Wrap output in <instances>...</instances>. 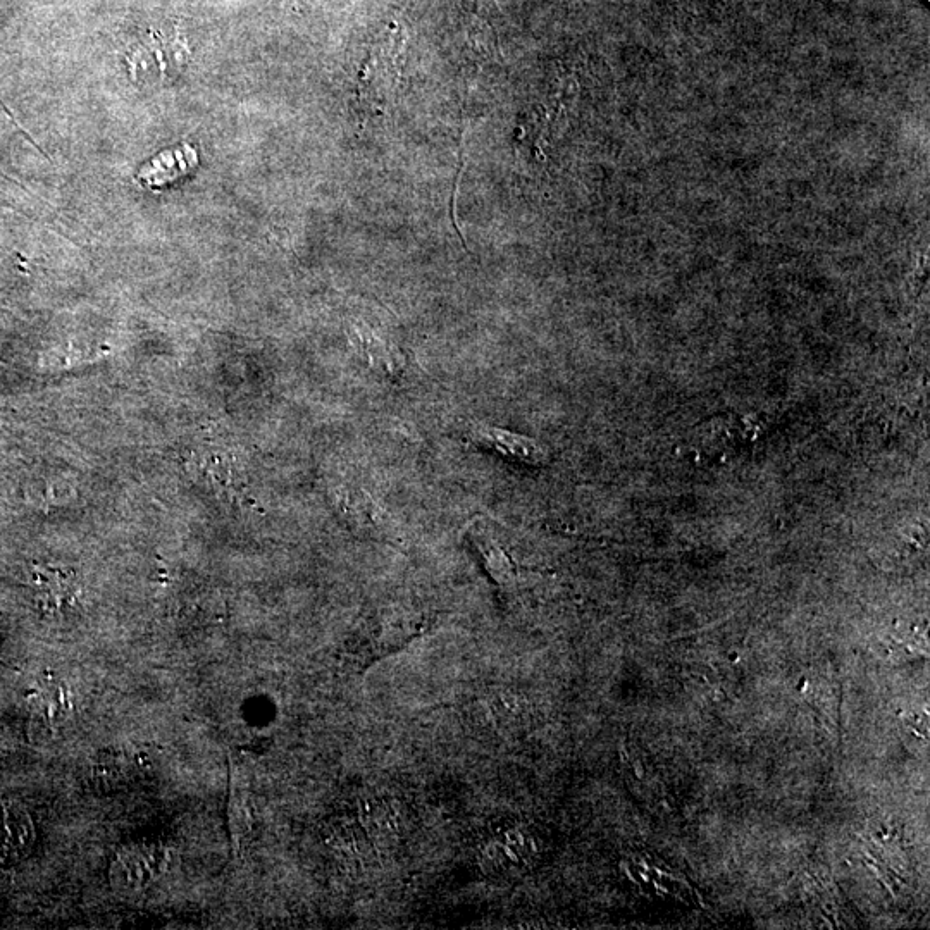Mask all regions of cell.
Segmentation results:
<instances>
[{
	"label": "cell",
	"mask_w": 930,
	"mask_h": 930,
	"mask_svg": "<svg viewBox=\"0 0 930 930\" xmlns=\"http://www.w3.org/2000/svg\"><path fill=\"white\" fill-rule=\"evenodd\" d=\"M168 865V853L162 846L138 844L119 853L112 865L114 886L123 891H138L161 877Z\"/></svg>",
	"instance_id": "1"
},
{
	"label": "cell",
	"mask_w": 930,
	"mask_h": 930,
	"mask_svg": "<svg viewBox=\"0 0 930 930\" xmlns=\"http://www.w3.org/2000/svg\"><path fill=\"white\" fill-rule=\"evenodd\" d=\"M465 538L471 543L474 552L481 558L486 572L500 588H510L519 579V569L507 552V548L496 538L488 522L474 519L465 529Z\"/></svg>",
	"instance_id": "2"
},
{
	"label": "cell",
	"mask_w": 930,
	"mask_h": 930,
	"mask_svg": "<svg viewBox=\"0 0 930 930\" xmlns=\"http://www.w3.org/2000/svg\"><path fill=\"white\" fill-rule=\"evenodd\" d=\"M469 440L474 441L478 447L488 448L507 459L519 460L524 464H541L546 459L545 450L531 438L495 426H486L481 422H474L469 428Z\"/></svg>",
	"instance_id": "3"
},
{
	"label": "cell",
	"mask_w": 930,
	"mask_h": 930,
	"mask_svg": "<svg viewBox=\"0 0 930 930\" xmlns=\"http://www.w3.org/2000/svg\"><path fill=\"white\" fill-rule=\"evenodd\" d=\"M197 164V152L190 145H183L180 149L166 150L154 157L147 166L140 169L137 178L147 186H166L180 180Z\"/></svg>",
	"instance_id": "4"
},
{
	"label": "cell",
	"mask_w": 930,
	"mask_h": 930,
	"mask_svg": "<svg viewBox=\"0 0 930 930\" xmlns=\"http://www.w3.org/2000/svg\"><path fill=\"white\" fill-rule=\"evenodd\" d=\"M536 851L533 837L527 836L521 829H507L495 837L484 850L486 860L493 868L521 867Z\"/></svg>",
	"instance_id": "5"
}]
</instances>
